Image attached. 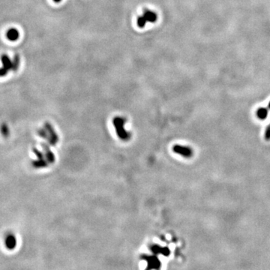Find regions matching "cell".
I'll return each mask as SVG.
<instances>
[{
	"label": "cell",
	"instance_id": "obj_5",
	"mask_svg": "<svg viewBox=\"0 0 270 270\" xmlns=\"http://www.w3.org/2000/svg\"><path fill=\"white\" fill-rule=\"evenodd\" d=\"M172 151L178 155H182L183 158H190L193 155V150L188 146L175 145L172 147Z\"/></svg>",
	"mask_w": 270,
	"mask_h": 270
},
{
	"label": "cell",
	"instance_id": "obj_12",
	"mask_svg": "<svg viewBox=\"0 0 270 270\" xmlns=\"http://www.w3.org/2000/svg\"><path fill=\"white\" fill-rule=\"evenodd\" d=\"M265 138L266 140H270V125L268 126L267 129H266V134H265Z\"/></svg>",
	"mask_w": 270,
	"mask_h": 270
},
{
	"label": "cell",
	"instance_id": "obj_13",
	"mask_svg": "<svg viewBox=\"0 0 270 270\" xmlns=\"http://www.w3.org/2000/svg\"><path fill=\"white\" fill-rule=\"evenodd\" d=\"M62 0H53V2H60Z\"/></svg>",
	"mask_w": 270,
	"mask_h": 270
},
{
	"label": "cell",
	"instance_id": "obj_9",
	"mask_svg": "<svg viewBox=\"0 0 270 270\" xmlns=\"http://www.w3.org/2000/svg\"><path fill=\"white\" fill-rule=\"evenodd\" d=\"M32 164L35 168L36 169H40V168H47L48 166L49 163L46 159H38L37 160H34L32 162Z\"/></svg>",
	"mask_w": 270,
	"mask_h": 270
},
{
	"label": "cell",
	"instance_id": "obj_10",
	"mask_svg": "<svg viewBox=\"0 0 270 270\" xmlns=\"http://www.w3.org/2000/svg\"><path fill=\"white\" fill-rule=\"evenodd\" d=\"M256 115L258 116V119L263 120L266 119L268 116V110L266 108H260L257 110Z\"/></svg>",
	"mask_w": 270,
	"mask_h": 270
},
{
	"label": "cell",
	"instance_id": "obj_4",
	"mask_svg": "<svg viewBox=\"0 0 270 270\" xmlns=\"http://www.w3.org/2000/svg\"><path fill=\"white\" fill-rule=\"evenodd\" d=\"M157 20L156 13L152 11H145L142 16L139 17L138 19V26L142 28L146 25L147 22H154Z\"/></svg>",
	"mask_w": 270,
	"mask_h": 270
},
{
	"label": "cell",
	"instance_id": "obj_8",
	"mask_svg": "<svg viewBox=\"0 0 270 270\" xmlns=\"http://www.w3.org/2000/svg\"><path fill=\"white\" fill-rule=\"evenodd\" d=\"M19 36H20V33H19V31L18 29H14V28H11V29H9L8 30V32L6 33L7 38L11 41H17L19 38Z\"/></svg>",
	"mask_w": 270,
	"mask_h": 270
},
{
	"label": "cell",
	"instance_id": "obj_11",
	"mask_svg": "<svg viewBox=\"0 0 270 270\" xmlns=\"http://www.w3.org/2000/svg\"><path fill=\"white\" fill-rule=\"evenodd\" d=\"M1 133L2 134V136L4 138H7L9 136V134H10V131H9V128L6 124L3 123L2 125H1Z\"/></svg>",
	"mask_w": 270,
	"mask_h": 270
},
{
	"label": "cell",
	"instance_id": "obj_7",
	"mask_svg": "<svg viewBox=\"0 0 270 270\" xmlns=\"http://www.w3.org/2000/svg\"><path fill=\"white\" fill-rule=\"evenodd\" d=\"M42 146V148L44 150V155L47 161H48V163H50V164H52V163L55 161V156H54L53 153L50 151L49 146L46 145L45 143H42V146Z\"/></svg>",
	"mask_w": 270,
	"mask_h": 270
},
{
	"label": "cell",
	"instance_id": "obj_2",
	"mask_svg": "<svg viewBox=\"0 0 270 270\" xmlns=\"http://www.w3.org/2000/svg\"><path fill=\"white\" fill-rule=\"evenodd\" d=\"M38 134L41 138L48 140L50 145H56V143L59 140L58 135L56 134L53 127L48 122L44 124V128H41L38 131Z\"/></svg>",
	"mask_w": 270,
	"mask_h": 270
},
{
	"label": "cell",
	"instance_id": "obj_1",
	"mask_svg": "<svg viewBox=\"0 0 270 270\" xmlns=\"http://www.w3.org/2000/svg\"><path fill=\"white\" fill-rule=\"evenodd\" d=\"M2 67H0V77H4L8 74L10 71H15L18 69L20 59L19 56H15L14 59H11L8 55L1 56Z\"/></svg>",
	"mask_w": 270,
	"mask_h": 270
},
{
	"label": "cell",
	"instance_id": "obj_3",
	"mask_svg": "<svg viewBox=\"0 0 270 270\" xmlns=\"http://www.w3.org/2000/svg\"><path fill=\"white\" fill-rule=\"evenodd\" d=\"M125 120L123 118L119 117V116L112 119V124L115 126L116 134H117L118 137L122 140L126 141V140H128L130 139V134L127 131H125Z\"/></svg>",
	"mask_w": 270,
	"mask_h": 270
},
{
	"label": "cell",
	"instance_id": "obj_6",
	"mask_svg": "<svg viewBox=\"0 0 270 270\" xmlns=\"http://www.w3.org/2000/svg\"><path fill=\"white\" fill-rule=\"evenodd\" d=\"M5 247H6L8 250H13V249H14L17 245V239L14 235H13L12 233L8 234V235L5 236Z\"/></svg>",
	"mask_w": 270,
	"mask_h": 270
},
{
	"label": "cell",
	"instance_id": "obj_14",
	"mask_svg": "<svg viewBox=\"0 0 270 270\" xmlns=\"http://www.w3.org/2000/svg\"><path fill=\"white\" fill-rule=\"evenodd\" d=\"M269 108H270V104H269Z\"/></svg>",
	"mask_w": 270,
	"mask_h": 270
}]
</instances>
